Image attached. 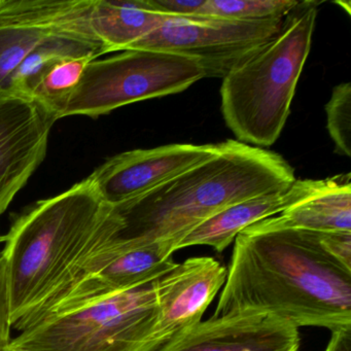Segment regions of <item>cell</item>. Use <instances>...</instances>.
I'll return each mask as SVG.
<instances>
[{
	"label": "cell",
	"mask_w": 351,
	"mask_h": 351,
	"mask_svg": "<svg viewBox=\"0 0 351 351\" xmlns=\"http://www.w3.org/2000/svg\"><path fill=\"white\" fill-rule=\"evenodd\" d=\"M322 233L261 221L243 230L213 316L254 310L298 328L351 326V268L324 250Z\"/></svg>",
	"instance_id": "cell-1"
},
{
	"label": "cell",
	"mask_w": 351,
	"mask_h": 351,
	"mask_svg": "<svg viewBox=\"0 0 351 351\" xmlns=\"http://www.w3.org/2000/svg\"><path fill=\"white\" fill-rule=\"evenodd\" d=\"M295 182L293 168L279 154L229 139L219 143V152L206 161L145 194L112 205L121 223L118 238L174 239L176 245L193 228L227 207L287 192Z\"/></svg>",
	"instance_id": "cell-2"
},
{
	"label": "cell",
	"mask_w": 351,
	"mask_h": 351,
	"mask_svg": "<svg viewBox=\"0 0 351 351\" xmlns=\"http://www.w3.org/2000/svg\"><path fill=\"white\" fill-rule=\"evenodd\" d=\"M121 223L89 178L15 215L1 237L12 328L80 258L117 237Z\"/></svg>",
	"instance_id": "cell-3"
},
{
	"label": "cell",
	"mask_w": 351,
	"mask_h": 351,
	"mask_svg": "<svg viewBox=\"0 0 351 351\" xmlns=\"http://www.w3.org/2000/svg\"><path fill=\"white\" fill-rule=\"evenodd\" d=\"M317 1H299L278 34L223 77L221 114L240 143L269 147L280 136L311 50Z\"/></svg>",
	"instance_id": "cell-4"
},
{
	"label": "cell",
	"mask_w": 351,
	"mask_h": 351,
	"mask_svg": "<svg viewBox=\"0 0 351 351\" xmlns=\"http://www.w3.org/2000/svg\"><path fill=\"white\" fill-rule=\"evenodd\" d=\"M157 279L38 322L12 339L30 351H152Z\"/></svg>",
	"instance_id": "cell-5"
},
{
	"label": "cell",
	"mask_w": 351,
	"mask_h": 351,
	"mask_svg": "<svg viewBox=\"0 0 351 351\" xmlns=\"http://www.w3.org/2000/svg\"><path fill=\"white\" fill-rule=\"evenodd\" d=\"M204 77L197 61L160 51L129 50L95 59L86 67L63 118H98L134 102L180 93Z\"/></svg>",
	"instance_id": "cell-6"
},
{
	"label": "cell",
	"mask_w": 351,
	"mask_h": 351,
	"mask_svg": "<svg viewBox=\"0 0 351 351\" xmlns=\"http://www.w3.org/2000/svg\"><path fill=\"white\" fill-rule=\"evenodd\" d=\"M283 19L170 18L131 50L186 57L199 63L205 77L223 79L268 44L278 34Z\"/></svg>",
	"instance_id": "cell-7"
},
{
	"label": "cell",
	"mask_w": 351,
	"mask_h": 351,
	"mask_svg": "<svg viewBox=\"0 0 351 351\" xmlns=\"http://www.w3.org/2000/svg\"><path fill=\"white\" fill-rule=\"evenodd\" d=\"M56 121L32 98L0 94V217L46 158Z\"/></svg>",
	"instance_id": "cell-8"
},
{
	"label": "cell",
	"mask_w": 351,
	"mask_h": 351,
	"mask_svg": "<svg viewBox=\"0 0 351 351\" xmlns=\"http://www.w3.org/2000/svg\"><path fill=\"white\" fill-rule=\"evenodd\" d=\"M219 149V143H176L125 152L108 159L88 178L104 202L120 204L206 161Z\"/></svg>",
	"instance_id": "cell-9"
},
{
	"label": "cell",
	"mask_w": 351,
	"mask_h": 351,
	"mask_svg": "<svg viewBox=\"0 0 351 351\" xmlns=\"http://www.w3.org/2000/svg\"><path fill=\"white\" fill-rule=\"evenodd\" d=\"M297 326L273 313L236 312L211 316L152 351H299Z\"/></svg>",
	"instance_id": "cell-10"
},
{
	"label": "cell",
	"mask_w": 351,
	"mask_h": 351,
	"mask_svg": "<svg viewBox=\"0 0 351 351\" xmlns=\"http://www.w3.org/2000/svg\"><path fill=\"white\" fill-rule=\"evenodd\" d=\"M227 268L211 256H196L158 278L159 318L154 328L156 347L202 319L223 287Z\"/></svg>",
	"instance_id": "cell-11"
},
{
	"label": "cell",
	"mask_w": 351,
	"mask_h": 351,
	"mask_svg": "<svg viewBox=\"0 0 351 351\" xmlns=\"http://www.w3.org/2000/svg\"><path fill=\"white\" fill-rule=\"evenodd\" d=\"M73 13L82 34L99 42L106 54L131 50L170 19L147 0H73Z\"/></svg>",
	"instance_id": "cell-12"
},
{
	"label": "cell",
	"mask_w": 351,
	"mask_h": 351,
	"mask_svg": "<svg viewBox=\"0 0 351 351\" xmlns=\"http://www.w3.org/2000/svg\"><path fill=\"white\" fill-rule=\"evenodd\" d=\"M322 180H295L283 193L263 195L227 207L199 223L174 245V252L194 245H206L223 252L243 230L258 221L280 215L317 190Z\"/></svg>",
	"instance_id": "cell-13"
},
{
	"label": "cell",
	"mask_w": 351,
	"mask_h": 351,
	"mask_svg": "<svg viewBox=\"0 0 351 351\" xmlns=\"http://www.w3.org/2000/svg\"><path fill=\"white\" fill-rule=\"evenodd\" d=\"M269 227L313 232H351V174L322 180L317 190L280 215L263 219Z\"/></svg>",
	"instance_id": "cell-14"
},
{
	"label": "cell",
	"mask_w": 351,
	"mask_h": 351,
	"mask_svg": "<svg viewBox=\"0 0 351 351\" xmlns=\"http://www.w3.org/2000/svg\"><path fill=\"white\" fill-rule=\"evenodd\" d=\"M57 28L0 19V94H10L14 75ZM11 95V94H10Z\"/></svg>",
	"instance_id": "cell-15"
},
{
	"label": "cell",
	"mask_w": 351,
	"mask_h": 351,
	"mask_svg": "<svg viewBox=\"0 0 351 351\" xmlns=\"http://www.w3.org/2000/svg\"><path fill=\"white\" fill-rule=\"evenodd\" d=\"M93 60L91 57H73L56 61L40 75L30 98L50 110L57 120L63 118L69 98L79 86L86 67Z\"/></svg>",
	"instance_id": "cell-16"
},
{
	"label": "cell",
	"mask_w": 351,
	"mask_h": 351,
	"mask_svg": "<svg viewBox=\"0 0 351 351\" xmlns=\"http://www.w3.org/2000/svg\"><path fill=\"white\" fill-rule=\"evenodd\" d=\"M298 3V0H206L197 17L247 21L283 19Z\"/></svg>",
	"instance_id": "cell-17"
},
{
	"label": "cell",
	"mask_w": 351,
	"mask_h": 351,
	"mask_svg": "<svg viewBox=\"0 0 351 351\" xmlns=\"http://www.w3.org/2000/svg\"><path fill=\"white\" fill-rule=\"evenodd\" d=\"M326 127L335 152L351 157V84L341 83L332 89L326 106Z\"/></svg>",
	"instance_id": "cell-18"
},
{
	"label": "cell",
	"mask_w": 351,
	"mask_h": 351,
	"mask_svg": "<svg viewBox=\"0 0 351 351\" xmlns=\"http://www.w3.org/2000/svg\"><path fill=\"white\" fill-rule=\"evenodd\" d=\"M154 11L170 18L197 17L206 0H147Z\"/></svg>",
	"instance_id": "cell-19"
},
{
	"label": "cell",
	"mask_w": 351,
	"mask_h": 351,
	"mask_svg": "<svg viewBox=\"0 0 351 351\" xmlns=\"http://www.w3.org/2000/svg\"><path fill=\"white\" fill-rule=\"evenodd\" d=\"M11 330L7 271H5V260L0 256V350L11 342Z\"/></svg>",
	"instance_id": "cell-20"
},
{
	"label": "cell",
	"mask_w": 351,
	"mask_h": 351,
	"mask_svg": "<svg viewBox=\"0 0 351 351\" xmlns=\"http://www.w3.org/2000/svg\"><path fill=\"white\" fill-rule=\"evenodd\" d=\"M330 342L324 351H351V326L330 330Z\"/></svg>",
	"instance_id": "cell-21"
},
{
	"label": "cell",
	"mask_w": 351,
	"mask_h": 351,
	"mask_svg": "<svg viewBox=\"0 0 351 351\" xmlns=\"http://www.w3.org/2000/svg\"><path fill=\"white\" fill-rule=\"evenodd\" d=\"M0 351H30L28 349L23 348V347L16 346V345L12 344L11 342L9 344L5 345L3 349Z\"/></svg>",
	"instance_id": "cell-22"
},
{
	"label": "cell",
	"mask_w": 351,
	"mask_h": 351,
	"mask_svg": "<svg viewBox=\"0 0 351 351\" xmlns=\"http://www.w3.org/2000/svg\"><path fill=\"white\" fill-rule=\"evenodd\" d=\"M0 242H1V236H0Z\"/></svg>",
	"instance_id": "cell-23"
}]
</instances>
